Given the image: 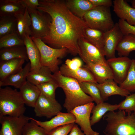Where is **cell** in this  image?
Returning <instances> with one entry per match:
<instances>
[{
	"label": "cell",
	"mask_w": 135,
	"mask_h": 135,
	"mask_svg": "<svg viewBox=\"0 0 135 135\" xmlns=\"http://www.w3.org/2000/svg\"><path fill=\"white\" fill-rule=\"evenodd\" d=\"M17 21L16 32L19 37L23 40L27 35L31 36V21L26 8L24 14H16L14 16Z\"/></svg>",
	"instance_id": "cell-25"
},
{
	"label": "cell",
	"mask_w": 135,
	"mask_h": 135,
	"mask_svg": "<svg viewBox=\"0 0 135 135\" xmlns=\"http://www.w3.org/2000/svg\"><path fill=\"white\" fill-rule=\"evenodd\" d=\"M36 116L50 118L60 112L62 108L56 100H52L40 93L34 108Z\"/></svg>",
	"instance_id": "cell-12"
},
{
	"label": "cell",
	"mask_w": 135,
	"mask_h": 135,
	"mask_svg": "<svg viewBox=\"0 0 135 135\" xmlns=\"http://www.w3.org/2000/svg\"><path fill=\"white\" fill-rule=\"evenodd\" d=\"M135 62V59H134Z\"/></svg>",
	"instance_id": "cell-46"
},
{
	"label": "cell",
	"mask_w": 135,
	"mask_h": 135,
	"mask_svg": "<svg viewBox=\"0 0 135 135\" xmlns=\"http://www.w3.org/2000/svg\"><path fill=\"white\" fill-rule=\"evenodd\" d=\"M104 33L102 31L88 27L85 30L84 36V38L98 48L103 54Z\"/></svg>",
	"instance_id": "cell-29"
},
{
	"label": "cell",
	"mask_w": 135,
	"mask_h": 135,
	"mask_svg": "<svg viewBox=\"0 0 135 135\" xmlns=\"http://www.w3.org/2000/svg\"><path fill=\"white\" fill-rule=\"evenodd\" d=\"M70 132L69 135H86L82 132L81 130L75 123Z\"/></svg>",
	"instance_id": "cell-43"
},
{
	"label": "cell",
	"mask_w": 135,
	"mask_h": 135,
	"mask_svg": "<svg viewBox=\"0 0 135 135\" xmlns=\"http://www.w3.org/2000/svg\"><path fill=\"white\" fill-rule=\"evenodd\" d=\"M19 89L25 104L34 108L40 94L37 86L27 80Z\"/></svg>",
	"instance_id": "cell-21"
},
{
	"label": "cell",
	"mask_w": 135,
	"mask_h": 135,
	"mask_svg": "<svg viewBox=\"0 0 135 135\" xmlns=\"http://www.w3.org/2000/svg\"><path fill=\"white\" fill-rule=\"evenodd\" d=\"M39 2L37 9L48 13L52 19L49 33L42 40L52 48H66L72 55L78 54V42L84 38L85 30L88 27L83 19L74 14L65 0H40Z\"/></svg>",
	"instance_id": "cell-1"
},
{
	"label": "cell",
	"mask_w": 135,
	"mask_h": 135,
	"mask_svg": "<svg viewBox=\"0 0 135 135\" xmlns=\"http://www.w3.org/2000/svg\"><path fill=\"white\" fill-rule=\"evenodd\" d=\"M92 102L76 107L70 112L76 118L75 123L80 127L81 130L86 135H99V133L92 129L90 123V116L94 106Z\"/></svg>",
	"instance_id": "cell-10"
},
{
	"label": "cell",
	"mask_w": 135,
	"mask_h": 135,
	"mask_svg": "<svg viewBox=\"0 0 135 135\" xmlns=\"http://www.w3.org/2000/svg\"><path fill=\"white\" fill-rule=\"evenodd\" d=\"M31 21L30 37L42 39L46 36L50 30L52 19L47 13L37 9L27 8Z\"/></svg>",
	"instance_id": "cell-7"
},
{
	"label": "cell",
	"mask_w": 135,
	"mask_h": 135,
	"mask_svg": "<svg viewBox=\"0 0 135 135\" xmlns=\"http://www.w3.org/2000/svg\"><path fill=\"white\" fill-rule=\"evenodd\" d=\"M30 120V117L24 115L19 117L0 116V135H22L24 126Z\"/></svg>",
	"instance_id": "cell-8"
},
{
	"label": "cell",
	"mask_w": 135,
	"mask_h": 135,
	"mask_svg": "<svg viewBox=\"0 0 135 135\" xmlns=\"http://www.w3.org/2000/svg\"><path fill=\"white\" fill-rule=\"evenodd\" d=\"M24 46V40L16 32L9 34L0 38V49Z\"/></svg>",
	"instance_id": "cell-33"
},
{
	"label": "cell",
	"mask_w": 135,
	"mask_h": 135,
	"mask_svg": "<svg viewBox=\"0 0 135 135\" xmlns=\"http://www.w3.org/2000/svg\"><path fill=\"white\" fill-rule=\"evenodd\" d=\"M118 23L124 35L131 34L135 36V26L130 25L126 21L120 19Z\"/></svg>",
	"instance_id": "cell-39"
},
{
	"label": "cell",
	"mask_w": 135,
	"mask_h": 135,
	"mask_svg": "<svg viewBox=\"0 0 135 135\" xmlns=\"http://www.w3.org/2000/svg\"><path fill=\"white\" fill-rule=\"evenodd\" d=\"M25 105L19 91L8 86L0 88V116L24 115Z\"/></svg>",
	"instance_id": "cell-4"
},
{
	"label": "cell",
	"mask_w": 135,
	"mask_h": 135,
	"mask_svg": "<svg viewBox=\"0 0 135 135\" xmlns=\"http://www.w3.org/2000/svg\"><path fill=\"white\" fill-rule=\"evenodd\" d=\"M30 69V63L28 62L20 71L8 76L0 82V87L10 86L19 89L26 81L27 76Z\"/></svg>",
	"instance_id": "cell-20"
},
{
	"label": "cell",
	"mask_w": 135,
	"mask_h": 135,
	"mask_svg": "<svg viewBox=\"0 0 135 135\" xmlns=\"http://www.w3.org/2000/svg\"><path fill=\"white\" fill-rule=\"evenodd\" d=\"M26 8L22 0H0V16L24 14Z\"/></svg>",
	"instance_id": "cell-19"
},
{
	"label": "cell",
	"mask_w": 135,
	"mask_h": 135,
	"mask_svg": "<svg viewBox=\"0 0 135 135\" xmlns=\"http://www.w3.org/2000/svg\"><path fill=\"white\" fill-rule=\"evenodd\" d=\"M84 67L91 72L98 84H102L108 79H113L112 72L108 65L87 63Z\"/></svg>",
	"instance_id": "cell-23"
},
{
	"label": "cell",
	"mask_w": 135,
	"mask_h": 135,
	"mask_svg": "<svg viewBox=\"0 0 135 135\" xmlns=\"http://www.w3.org/2000/svg\"><path fill=\"white\" fill-rule=\"evenodd\" d=\"M132 61V59L126 56L115 57L106 60L112 72L113 79L117 84H120L126 78Z\"/></svg>",
	"instance_id": "cell-11"
},
{
	"label": "cell",
	"mask_w": 135,
	"mask_h": 135,
	"mask_svg": "<svg viewBox=\"0 0 135 135\" xmlns=\"http://www.w3.org/2000/svg\"><path fill=\"white\" fill-rule=\"evenodd\" d=\"M52 76L64 92L65 99L63 106L68 112L76 107L94 101L90 96L82 90L79 82L75 79L63 76L59 70L53 73Z\"/></svg>",
	"instance_id": "cell-2"
},
{
	"label": "cell",
	"mask_w": 135,
	"mask_h": 135,
	"mask_svg": "<svg viewBox=\"0 0 135 135\" xmlns=\"http://www.w3.org/2000/svg\"><path fill=\"white\" fill-rule=\"evenodd\" d=\"M26 8L37 9L40 5L38 0H22Z\"/></svg>",
	"instance_id": "cell-42"
},
{
	"label": "cell",
	"mask_w": 135,
	"mask_h": 135,
	"mask_svg": "<svg viewBox=\"0 0 135 135\" xmlns=\"http://www.w3.org/2000/svg\"><path fill=\"white\" fill-rule=\"evenodd\" d=\"M79 83L84 92L89 94L97 104L104 102L100 91L96 85V83L90 82Z\"/></svg>",
	"instance_id": "cell-32"
},
{
	"label": "cell",
	"mask_w": 135,
	"mask_h": 135,
	"mask_svg": "<svg viewBox=\"0 0 135 135\" xmlns=\"http://www.w3.org/2000/svg\"><path fill=\"white\" fill-rule=\"evenodd\" d=\"M16 31L17 21L14 16H0V38Z\"/></svg>",
	"instance_id": "cell-31"
},
{
	"label": "cell",
	"mask_w": 135,
	"mask_h": 135,
	"mask_svg": "<svg viewBox=\"0 0 135 135\" xmlns=\"http://www.w3.org/2000/svg\"><path fill=\"white\" fill-rule=\"evenodd\" d=\"M113 3L114 11L120 19L135 26V8L124 0H114Z\"/></svg>",
	"instance_id": "cell-15"
},
{
	"label": "cell",
	"mask_w": 135,
	"mask_h": 135,
	"mask_svg": "<svg viewBox=\"0 0 135 135\" xmlns=\"http://www.w3.org/2000/svg\"><path fill=\"white\" fill-rule=\"evenodd\" d=\"M118 104L112 105L104 102L97 104L93 108L90 123L92 126L98 122L107 112L114 111L118 109Z\"/></svg>",
	"instance_id": "cell-28"
},
{
	"label": "cell",
	"mask_w": 135,
	"mask_h": 135,
	"mask_svg": "<svg viewBox=\"0 0 135 135\" xmlns=\"http://www.w3.org/2000/svg\"><path fill=\"white\" fill-rule=\"evenodd\" d=\"M83 19L88 27L104 32L112 28L115 24L110 7H94L86 14Z\"/></svg>",
	"instance_id": "cell-5"
},
{
	"label": "cell",
	"mask_w": 135,
	"mask_h": 135,
	"mask_svg": "<svg viewBox=\"0 0 135 135\" xmlns=\"http://www.w3.org/2000/svg\"><path fill=\"white\" fill-rule=\"evenodd\" d=\"M119 56H128L132 51L135 50V36L129 34L124 35L116 48Z\"/></svg>",
	"instance_id": "cell-30"
},
{
	"label": "cell",
	"mask_w": 135,
	"mask_h": 135,
	"mask_svg": "<svg viewBox=\"0 0 135 135\" xmlns=\"http://www.w3.org/2000/svg\"><path fill=\"white\" fill-rule=\"evenodd\" d=\"M31 37L39 50L41 66L48 67L53 73L59 70V58L66 55L68 51V50L65 48H53L47 45L41 39Z\"/></svg>",
	"instance_id": "cell-6"
},
{
	"label": "cell",
	"mask_w": 135,
	"mask_h": 135,
	"mask_svg": "<svg viewBox=\"0 0 135 135\" xmlns=\"http://www.w3.org/2000/svg\"><path fill=\"white\" fill-rule=\"evenodd\" d=\"M16 58L28 61L25 46L0 49V62Z\"/></svg>",
	"instance_id": "cell-27"
},
{
	"label": "cell",
	"mask_w": 135,
	"mask_h": 135,
	"mask_svg": "<svg viewBox=\"0 0 135 135\" xmlns=\"http://www.w3.org/2000/svg\"><path fill=\"white\" fill-rule=\"evenodd\" d=\"M119 110H124L128 114L135 111V92L126 96L125 99L118 104Z\"/></svg>",
	"instance_id": "cell-37"
},
{
	"label": "cell",
	"mask_w": 135,
	"mask_h": 135,
	"mask_svg": "<svg viewBox=\"0 0 135 135\" xmlns=\"http://www.w3.org/2000/svg\"><path fill=\"white\" fill-rule=\"evenodd\" d=\"M69 10L75 16L82 18L89 10L94 7L89 0H66Z\"/></svg>",
	"instance_id": "cell-24"
},
{
	"label": "cell",
	"mask_w": 135,
	"mask_h": 135,
	"mask_svg": "<svg viewBox=\"0 0 135 135\" xmlns=\"http://www.w3.org/2000/svg\"><path fill=\"white\" fill-rule=\"evenodd\" d=\"M94 7L104 6L110 7L112 4L111 0H89Z\"/></svg>",
	"instance_id": "cell-41"
},
{
	"label": "cell",
	"mask_w": 135,
	"mask_h": 135,
	"mask_svg": "<svg viewBox=\"0 0 135 135\" xmlns=\"http://www.w3.org/2000/svg\"><path fill=\"white\" fill-rule=\"evenodd\" d=\"M126 115L124 110L108 112L103 116L106 123L103 130L106 135H135V114Z\"/></svg>",
	"instance_id": "cell-3"
},
{
	"label": "cell",
	"mask_w": 135,
	"mask_h": 135,
	"mask_svg": "<svg viewBox=\"0 0 135 135\" xmlns=\"http://www.w3.org/2000/svg\"><path fill=\"white\" fill-rule=\"evenodd\" d=\"M96 84L104 101L108 100V97L112 95H117L126 97L131 94L128 91L118 86L113 79L107 80L101 84Z\"/></svg>",
	"instance_id": "cell-16"
},
{
	"label": "cell",
	"mask_w": 135,
	"mask_h": 135,
	"mask_svg": "<svg viewBox=\"0 0 135 135\" xmlns=\"http://www.w3.org/2000/svg\"><path fill=\"white\" fill-rule=\"evenodd\" d=\"M25 61L22 58H16L0 62V82L20 71Z\"/></svg>",
	"instance_id": "cell-22"
},
{
	"label": "cell",
	"mask_w": 135,
	"mask_h": 135,
	"mask_svg": "<svg viewBox=\"0 0 135 135\" xmlns=\"http://www.w3.org/2000/svg\"><path fill=\"white\" fill-rule=\"evenodd\" d=\"M132 7L135 8V0H132L131 1Z\"/></svg>",
	"instance_id": "cell-44"
},
{
	"label": "cell",
	"mask_w": 135,
	"mask_h": 135,
	"mask_svg": "<svg viewBox=\"0 0 135 135\" xmlns=\"http://www.w3.org/2000/svg\"><path fill=\"white\" fill-rule=\"evenodd\" d=\"M75 123L69 124L57 127L49 132V135H67Z\"/></svg>",
	"instance_id": "cell-38"
},
{
	"label": "cell",
	"mask_w": 135,
	"mask_h": 135,
	"mask_svg": "<svg viewBox=\"0 0 135 135\" xmlns=\"http://www.w3.org/2000/svg\"><path fill=\"white\" fill-rule=\"evenodd\" d=\"M36 86L40 93L45 96L52 100H56L55 98V91L58 86L54 79Z\"/></svg>",
	"instance_id": "cell-35"
},
{
	"label": "cell",
	"mask_w": 135,
	"mask_h": 135,
	"mask_svg": "<svg viewBox=\"0 0 135 135\" xmlns=\"http://www.w3.org/2000/svg\"><path fill=\"white\" fill-rule=\"evenodd\" d=\"M124 36L118 22L115 23L111 29L105 32L103 54L108 59L115 57L116 47Z\"/></svg>",
	"instance_id": "cell-13"
},
{
	"label": "cell",
	"mask_w": 135,
	"mask_h": 135,
	"mask_svg": "<svg viewBox=\"0 0 135 135\" xmlns=\"http://www.w3.org/2000/svg\"><path fill=\"white\" fill-rule=\"evenodd\" d=\"M43 128L38 125L36 122L30 118V121L27 123L23 128L22 135H49Z\"/></svg>",
	"instance_id": "cell-36"
},
{
	"label": "cell",
	"mask_w": 135,
	"mask_h": 135,
	"mask_svg": "<svg viewBox=\"0 0 135 135\" xmlns=\"http://www.w3.org/2000/svg\"><path fill=\"white\" fill-rule=\"evenodd\" d=\"M59 70L63 76L75 79L78 82H90L97 83L92 74L84 67L72 70L63 64L59 68Z\"/></svg>",
	"instance_id": "cell-17"
},
{
	"label": "cell",
	"mask_w": 135,
	"mask_h": 135,
	"mask_svg": "<svg viewBox=\"0 0 135 135\" xmlns=\"http://www.w3.org/2000/svg\"><path fill=\"white\" fill-rule=\"evenodd\" d=\"M134 114H135V111H134Z\"/></svg>",
	"instance_id": "cell-45"
},
{
	"label": "cell",
	"mask_w": 135,
	"mask_h": 135,
	"mask_svg": "<svg viewBox=\"0 0 135 135\" xmlns=\"http://www.w3.org/2000/svg\"><path fill=\"white\" fill-rule=\"evenodd\" d=\"M79 55L85 63L108 65L105 56L96 47L84 38L78 42Z\"/></svg>",
	"instance_id": "cell-9"
},
{
	"label": "cell",
	"mask_w": 135,
	"mask_h": 135,
	"mask_svg": "<svg viewBox=\"0 0 135 135\" xmlns=\"http://www.w3.org/2000/svg\"><path fill=\"white\" fill-rule=\"evenodd\" d=\"M52 72L48 67L41 66L36 71L30 72L27 75L26 80L31 83L37 86L52 80Z\"/></svg>",
	"instance_id": "cell-26"
},
{
	"label": "cell",
	"mask_w": 135,
	"mask_h": 135,
	"mask_svg": "<svg viewBox=\"0 0 135 135\" xmlns=\"http://www.w3.org/2000/svg\"><path fill=\"white\" fill-rule=\"evenodd\" d=\"M27 54L30 64V72L38 70L41 66L39 50L30 36L26 35L24 39Z\"/></svg>",
	"instance_id": "cell-18"
},
{
	"label": "cell",
	"mask_w": 135,
	"mask_h": 135,
	"mask_svg": "<svg viewBox=\"0 0 135 135\" xmlns=\"http://www.w3.org/2000/svg\"><path fill=\"white\" fill-rule=\"evenodd\" d=\"M32 119L38 125L43 128L48 133L59 126L69 124L75 123L76 122V118L70 112L65 113L61 112L48 121L42 122L33 118Z\"/></svg>",
	"instance_id": "cell-14"
},
{
	"label": "cell",
	"mask_w": 135,
	"mask_h": 135,
	"mask_svg": "<svg viewBox=\"0 0 135 135\" xmlns=\"http://www.w3.org/2000/svg\"><path fill=\"white\" fill-rule=\"evenodd\" d=\"M121 88L130 92H135V62L132 59V64L126 77L124 81L119 84Z\"/></svg>",
	"instance_id": "cell-34"
},
{
	"label": "cell",
	"mask_w": 135,
	"mask_h": 135,
	"mask_svg": "<svg viewBox=\"0 0 135 135\" xmlns=\"http://www.w3.org/2000/svg\"><path fill=\"white\" fill-rule=\"evenodd\" d=\"M65 64L70 69L76 70L82 67V62L80 58H76L72 60L67 59L65 61Z\"/></svg>",
	"instance_id": "cell-40"
}]
</instances>
